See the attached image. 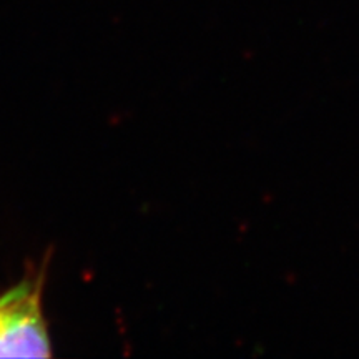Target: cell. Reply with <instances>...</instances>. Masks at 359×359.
I'll use <instances>...</instances> for the list:
<instances>
[{"mask_svg":"<svg viewBox=\"0 0 359 359\" xmlns=\"http://www.w3.org/2000/svg\"><path fill=\"white\" fill-rule=\"evenodd\" d=\"M43 278L24 280L0 296V358H48L42 313Z\"/></svg>","mask_w":359,"mask_h":359,"instance_id":"6da1fadb","label":"cell"}]
</instances>
